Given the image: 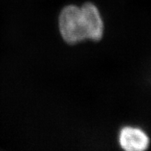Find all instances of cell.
<instances>
[{"instance_id":"cell-2","label":"cell","mask_w":151,"mask_h":151,"mask_svg":"<svg viewBox=\"0 0 151 151\" xmlns=\"http://www.w3.org/2000/svg\"><path fill=\"white\" fill-rule=\"evenodd\" d=\"M118 142L124 150L143 151L150 146V138L141 128L127 126L120 131Z\"/></svg>"},{"instance_id":"cell-1","label":"cell","mask_w":151,"mask_h":151,"mask_svg":"<svg viewBox=\"0 0 151 151\" xmlns=\"http://www.w3.org/2000/svg\"><path fill=\"white\" fill-rule=\"evenodd\" d=\"M58 25L62 39L69 44H76L87 39L81 7L76 5L65 7L60 12Z\"/></svg>"},{"instance_id":"cell-3","label":"cell","mask_w":151,"mask_h":151,"mask_svg":"<svg viewBox=\"0 0 151 151\" xmlns=\"http://www.w3.org/2000/svg\"><path fill=\"white\" fill-rule=\"evenodd\" d=\"M86 27L87 39L99 41L104 35V22L99 11L92 3H86L81 7Z\"/></svg>"}]
</instances>
